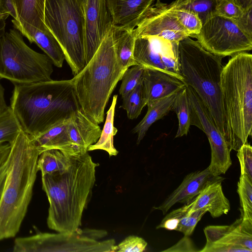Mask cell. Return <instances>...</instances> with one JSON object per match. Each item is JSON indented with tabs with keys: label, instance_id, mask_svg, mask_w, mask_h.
<instances>
[{
	"label": "cell",
	"instance_id": "7",
	"mask_svg": "<svg viewBox=\"0 0 252 252\" xmlns=\"http://www.w3.org/2000/svg\"><path fill=\"white\" fill-rule=\"evenodd\" d=\"M44 23L60 45L74 76L85 66V25L80 0H45Z\"/></svg>",
	"mask_w": 252,
	"mask_h": 252
},
{
	"label": "cell",
	"instance_id": "18",
	"mask_svg": "<svg viewBox=\"0 0 252 252\" xmlns=\"http://www.w3.org/2000/svg\"><path fill=\"white\" fill-rule=\"evenodd\" d=\"M160 0H106L113 25L134 29Z\"/></svg>",
	"mask_w": 252,
	"mask_h": 252
},
{
	"label": "cell",
	"instance_id": "43",
	"mask_svg": "<svg viewBox=\"0 0 252 252\" xmlns=\"http://www.w3.org/2000/svg\"><path fill=\"white\" fill-rule=\"evenodd\" d=\"M8 166L9 161L8 158L6 162L0 168V204L5 186Z\"/></svg>",
	"mask_w": 252,
	"mask_h": 252
},
{
	"label": "cell",
	"instance_id": "28",
	"mask_svg": "<svg viewBox=\"0 0 252 252\" xmlns=\"http://www.w3.org/2000/svg\"><path fill=\"white\" fill-rule=\"evenodd\" d=\"M72 157L58 149L46 150L41 152L37 160V168L41 176L66 169L70 165Z\"/></svg>",
	"mask_w": 252,
	"mask_h": 252
},
{
	"label": "cell",
	"instance_id": "38",
	"mask_svg": "<svg viewBox=\"0 0 252 252\" xmlns=\"http://www.w3.org/2000/svg\"><path fill=\"white\" fill-rule=\"evenodd\" d=\"M147 243L143 238L134 235L126 237L117 246L115 252H142L145 251Z\"/></svg>",
	"mask_w": 252,
	"mask_h": 252
},
{
	"label": "cell",
	"instance_id": "15",
	"mask_svg": "<svg viewBox=\"0 0 252 252\" xmlns=\"http://www.w3.org/2000/svg\"><path fill=\"white\" fill-rule=\"evenodd\" d=\"M85 16V60L92 59L112 26L106 0H86Z\"/></svg>",
	"mask_w": 252,
	"mask_h": 252
},
{
	"label": "cell",
	"instance_id": "39",
	"mask_svg": "<svg viewBox=\"0 0 252 252\" xmlns=\"http://www.w3.org/2000/svg\"><path fill=\"white\" fill-rule=\"evenodd\" d=\"M232 19L245 34L252 38V7L244 11L238 17Z\"/></svg>",
	"mask_w": 252,
	"mask_h": 252
},
{
	"label": "cell",
	"instance_id": "10",
	"mask_svg": "<svg viewBox=\"0 0 252 252\" xmlns=\"http://www.w3.org/2000/svg\"><path fill=\"white\" fill-rule=\"evenodd\" d=\"M193 37L205 50L222 58L252 49V38L245 34L233 19L218 15L207 19Z\"/></svg>",
	"mask_w": 252,
	"mask_h": 252
},
{
	"label": "cell",
	"instance_id": "27",
	"mask_svg": "<svg viewBox=\"0 0 252 252\" xmlns=\"http://www.w3.org/2000/svg\"><path fill=\"white\" fill-rule=\"evenodd\" d=\"M117 97V94L113 96L111 105L106 113L105 123L100 136L95 143L89 147L88 152L102 150L106 151L110 157L118 154V151L114 147L113 142L114 136L118 131L117 129L114 126V114Z\"/></svg>",
	"mask_w": 252,
	"mask_h": 252
},
{
	"label": "cell",
	"instance_id": "17",
	"mask_svg": "<svg viewBox=\"0 0 252 252\" xmlns=\"http://www.w3.org/2000/svg\"><path fill=\"white\" fill-rule=\"evenodd\" d=\"M102 130L98 124L81 109L70 117L67 132L70 156H79L88 152L89 147L99 138Z\"/></svg>",
	"mask_w": 252,
	"mask_h": 252
},
{
	"label": "cell",
	"instance_id": "46",
	"mask_svg": "<svg viewBox=\"0 0 252 252\" xmlns=\"http://www.w3.org/2000/svg\"><path fill=\"white\" fill-rule=\"evenodd\" d=\"M5 20L0 16V38L5 33Z\"/></svg>",
	"mask_w": 252,
	"mask_h": 252
},
{
	"label": "cell",
	"instance_id": "35",
	"mask_svg": "<svg viewBox=\"0 0 252 252\" xmlns=\"http://www.w3.org/2000/svg\"><path fill=\"white\" fill-rule=\"evenodd\" d=\"M145 67L136 64L126 69L122 77V83L119 94L124 97L132 90L142 80V76Z\"/></svg>",
	"mask_w": 252,
	"mask_h": 252
},
{
	"label": "cell",
	"instance_id": "16",
	"mask_svg": "<svg viewBox=\"0 0 252 252\" xmlns=\"http://www.w3.org/2000/svg\"><path fill=\"white\" fill-rule=\"evenodd\" d=\"M223 180L220 175L212 174L208 167L191 172L185 177L179 187L161 204L154 209L161 211L164 215L176 203H188L209 185Z\"/></svg>",
	"mask_w": 252,
	"mask_h": 252
},
{
	"label": "cell",
	"instance_id": "29",
	"mask_svg": "<svg viewBox=\"0 0 252 252\" xmlns=\"http://www.w3.org/2000/svg\"><path fill=\"white\" fill-rule=\"evenodd\" d=\"M172 111L175 112L178 119V127L175 138L187 135L192 125L193 112L186 87L178 93Z\"/></svg>",
	"mask_w": 252,
	"mask_h": 252
},
{
	"label": "cell",
	"instance_id": "8",
	"mask_svg": "<svg viewBox=\"0 0 252 252\" xmlns=\"http://www.w3.org/2000/svg\"><path fill=\"white\" fill-rule=\"evenodd\" d=\"M53 63L24 41L17 30L10 29L0 38V78L12 84H26L52 80Z\"/></svg>",
	"mask_w": 252,
	"mask_h": 252
},
{
	"label": "cell",
	"instance_id": "22",
	"mask_svg": "<svg viewBox=\"0 0 252 252\" xmlns=\"http://www.w3.org/2000/svg\"><path fill=\"white\" fill-rule=\"evenodd\" d=\"M207 212L205 210H198L189 212L186 204L167 214L157 229L164 228L182 232L189 236L193 232L197 223Z\"/></svg>",
	"mask_w": 252,
	"mask_h": 252
},
{
	"label": "cell",
	"instance_id": "3",
	"mask_svg": "<svg viewBox=\"0 0 252 252\" xmlns=\"http://www.w3.org/2000/svg\"><path fill=\"white\" fill-rule=\"evenodd\" d=\"M11 146L0 204V240L14 237L19 232L38 171L37 160L39 152L28 134L21 130Z\"/></svg>",
	"mask_w": 252,
	"mask_h": 252
},
{
	"label": "cell",
	"instance_id": "34",
	"mask_svg": "<svg viewBox=\"0 0 252 252\" xmlns=\"http://www.w3.org/2000/svg\"><path fill=\"white\" fill-rule=\"evenodd\" d=\"M173 6L187 9L195 13L201 21L202 24L209 18L216 15V0H186Z\"/></svg>",
	"mask_w": 252,
	"mask_h": 252
},
{
	"label": "cell",
	"instance_id": "40",
	"mask_svg": "<svg viewBox=\"0 0 252 252\" xmlns=\"http://www.w3.org/2000/svg\"><path fill=\"white\" fill-rule=\"evenodd\" d=\"M189 236H185L177 244L163 252H197Z\"/></svg>",
	"mask_w": 252,
	"mask_h": 252
},
{
	"label": "cell",
	"instance_id": "1",
	"mask_svg": "<svg viewBox=\"0 0 252 252\" xmlns=\"http://www.w3.org/2000/svg\"><path fill=\"white\" fill-rule=\"evenodd\" d=\"M98 165L87 152L73 156L66 169L41 176L42 189L49 203L47 223L50 229L72 233L79 228Z\"/></svg>",
	"mask_w": 252,
	"mask_h": 252
},
{
	"label": "cell",
	"instance_id": "13",
	"mask_svg": "<svg viewBox=\"0 0 252 252\" xmlns=\"http://www.w3.org/2000/svg\"><path fill=\"white\" fill-rule=\"evenodd\" d=\"M206 243L200 252H252V222L236 220L230 225L204 229Z\"/></svg>",
	"mask_w": 252,
	"mask_h": 252
},
{
	"label": "cell",
	"instance_id": "26",
	"mask_svg": "<svg viewBox=\"0 0 252 252\" xmlns=\"http://www.w3.org/2000/svg\"><path fill=\"white\" fill-rule=\"evenodd\" d=\"M28 40L30 43H35L50 58L54 65L62 67L65 59L63 51L48 28L44 31L33 30Z\"/></svg>",
	"mask_w": 252,
	"mask_h": 252
},
{
	"label": "cell",
	"instance_id": "25",
	"mask_svg": "<svg viewBox=\"0 0 252 252\" xmlns=\"http://www.w3.org/2000/svg\"><path fill=\"white\" fill-rule=\"evenodd\" d=\"M179 91L147 105L148 110L146 114L132 129L133 133L137 134V144L143 139L152 124L172 111L174 101Z\"/></svg>",
	"mask_w": 252,
	"mask_h": 252
},
{
	"label": "cell",
	"instance_id": "37",
	"mask_svg": "<svg viewBox=\"0 0 252 252\" xmlns=\"http://www.w3.org/2000/svg\"><path fill=\"white\" fill-rule=\"evenodd\" d=\"M216 15L230 19L240 16L243 10L234 0H216Z\"/></svg>",
	"mask_w": 252,
	"mask_h": 252
},
{
	"label": "cell",
	"instance_id": "47",
	"mask_svg": "<svg viewBox=\"0 0 252 252\" xmlns=\"http://www.w3.org/2000/svg\"><path fill=\"white\" fill-rule=\"evenodd\" d=\"M186 0H176L174 1H173L170 4L171 6H176L183 1H185Z\"/></svg>",
	"mask_w": 252,
	"mask_h": 252
},
{
	"label": "cell",
	"instance_id": "33",
	"mask_svg": "<svg viewBox=\"0 0 252 252\" xmlns=\"http://www.w3.org/2000/svg\"><path fill=\"white\" fill-rule=\"evenodd\" d=\"M168 9L178 20L184 29L194 37L198 34L202 28V23L198 16L194 12L183 8L172 6L168 4Z\"/></svg>",
	"mask_w": 252,
	"mask_h": 252
},
{
	"label": "cell",
	"instance_id": "23",
	"mask_svg": "<svg viewBox=\"0 0 252 252\" xmlns=\"http://www.w3.org/2000/svg\"><path fill=\"white\" fill-rule=\"evenodd\" d=\"M70 118L57 123L38 136L30 137L33 145L39 152V154L45 150L55 149L70 156L67 132Z\"/></svg>",
	"mask_w": 252,
	"mask_h": 252
},
{
	"label": "cell",
	"instance_id": "11",
	"mask_svg": "<svg viewBox=\"0 0 252 252\" xmlns=\"http://www.w3.org/2000/svg\"><path fill=\"white\" fill-rule=\"evenodd\" d=\"M133 57L137 64L160 70L185 81L180 71L179 42L156 36L137 37Z\"/></svg>",
	"mask_w": 252,
	"mask_h": 252
},
{
	"label": "cell",
	"instance_id": "42",
	"mask_svg": "<svg viewBox=\"0 0 252 252\" xmlns=\"http://www.w3.org/2000/svg\"><path fill=\"white\" fill-rule=\"evenodd\" d=\"M11 146L8 143H0V168L6 162L10 155Z\"/></svg>",
	"mask_w": 252,
	"mask_h": 252
},
{
	"label": "cell",
	"instance_id": "36",
	"mask_svg": "<svg viewBox=\"0 0 252 252\" xmlns=\"http://www.w3.org/2000/svg\"><path fill=\"white\" fill-rule=\"evenodd\" d=\"M241 175H246L252 180V147L247 143L242 145L237 151Z\"/></svg>",
	"mask_w": 252,
	"mask_h": 252
},
{
	"label": "cell",
	"instance_id": "5",
	"mask_svg": "<svg viewBox=\"0 0 252 252\" xmlns=\"http://www.w3.org/2000/svg\"><path fill=\"white\" fill-rule=\"evenodd\" d=\"M125 71L116 54L111 28L92 59L71 79L81 109L98 124L103 122L106 105Z\"/></svg>",
	"mask_w": 252,
	"mask_h": 252
},
{
	"label": "cell",
	"instance_id": "20",
	"mask_svg": "<svg viewBox=\"0 0 252 252\" xmlns=\"http://www.w3.org/2000/svg\"><path fill=\"white\" fill-rule=\"evenodd\" d=\"M142 80L147 105L178 92L187 86L186 83L158 70L145 68Z\"/></svg>",
	"mask_w": 252,
	"mask_h": 252
},
{
	"label": "cell",
	"instance_id": "24",
	"mask_svg": "<svg viewBox=\"0 0 252 252\" xmlns=\"http://www.w3.org/2000/svg\"><path fill=\"white\" fill-rule=\"evenodd\" d=\"M116 54L122 68L126 70L136 65L133 57L136 35L134 29L113 25L111 27Z\"/></svg>",
	"mask_w": 252,
	"mask_h": 252
},
{
	"label": "cell",
	"instance_id": "45",
	"mask_svg": "<svg viewBox=\"0 0 252 252\" xmlns=\"http://www.w3.org/2000/svg\"><path fill=\"white\" fill-rule=\"evenodd\" d=\"M236 4L244 11L252 7V0H234Z\"/></svg>",
	"mask_w": 252,
	"mask_h": 252
},
{
	"label": "cell",
	"instance_id": "6",
	"mask_svg": "<svg viewBox=\"0 0 252 252\" xmlns=\"http://www.w3.org/2000/svg\"><path fill=\"white\" fill-rule=\"evenodd\" d=\"M181 74L209 111L225 141L227 129L220 90L222 58L205 50L189 36L179 42Z\"/></svg>",
	"mask_w": 252,
	"mask_h": 252
},
{
	"label": "cell",
	"instance_id": "30",
	"mask_svg": "<svg viewBox=\"0 0 252 252\" xmlns=\"http://www.w3.org/2000/svg\"><path fill=\"white\" fill-rule=\"evenodd\" d=\"M122 98L123 103L120 107L126 110L128 118H137L147 103L142 80Z\"/></svg>",
	"mask_w": 252,
	"mask_h": 252
},
{
	"label": "cell",
	"instance_id": "19",
	"mask_svg": "<svg viewBox=\"0 0 252 252\" xmlns=\"http://www.w3.org/2000/svg\"><path fill=\"white\" fill-rule=\"evenodd\" d=\"M17 13L12 22L15 29L28 38L35 29H48L44 23L45 0H11Z\"/></svg>",
	"mask_w": 252,
	"mask_h": 252
},
{
	"label": "cell",
	"instance_id": "48",
	"mask_svg": "<svg viewBox=\"0 0 252 252\" xmlns=\"http://www.w3.org/2000/svg\"><path fill=\"white\" fill-rule=\"evenodd\" d=\"M80 0L81 1L82 3V4H83V6H84V4H85V2L86 0Z\"/></svg>",
	"mask_w": 252,
	"mask_h": 252
},
{
	"label": "cell",
	"instance_id": "41",
	"mask_svg": "<svg viewBox=\"0 0 252 252\" xmlns=\"http://www.w3.org/2000/svg\"><path fill=\"white\" fill-rule=\"evenodd\" d=\"M0 15H3L6 19L9 15L13 19H16V11L11 0H0Z\"/></svg>",
	"mask_w": 252,
	"mask_h": 252
},
{
	"label": "cell",
	"instance_id": "4",
	"mask_svg": "<svg viewBox=\"0 0 252 252\" xmlns=\"http://www.w3.org/2000/svg\"><path fill=\"white\" fill-rule=\"evenodd\" d=\"M220 90L230 151L247 143L252 130V55L236 54L223 66Z\"/></svg>",
	"mask_w": 252,
	"mask_h": 252
},
{
	"label": "cell",
	"instance_id": "9",
	"mask_svg": "<svg viewBox=\"0 0 252 252\" xmlns=\"http://www.w3.org/2000/svg\"><path fill=\"white\" fill-rule=\"evenodd\" d=\"M107 234L105 230L90 228H79L72 233L38 232L16 238L13 252H115L114 239L100 240Z\"/></svg>",
	"mask_w": 252,
	"mask_h": 252
},
{
	"label": "cell",
	"instance_id": "32",
	"mask_svg": "<svg viewBox=\"0 0 252 252\" xmlns=\"http://www.w3.org/2000/svg\"><path fill=\"white\" fill-rule=\"evenodd\" d=\"M243 220L252 222V180L246 175H240L237 184Z\"/></svg>",
	"mask_w": 252,
	"mask_h": 252
},
{
	"label": "cell",
	"instance_id": "44",
	"mask_svg": "<svg viewBox=\"0 0 252 252\" xmlns=\"http://www.w3.org/2000/svg\"><path fill=\"white\" fill-rule=\"evenodd\" d=\"M0 113L5 110L8 106L6 104L4 98V89L0 83Z\"/></svg>",
	"mask_w": 252,
	"mask_h": 252
},
{
	"label": "cell",
	"instance_id": "21",
	"mask_svg": "<svg viewBox=\"0 0 252 252\" xmlns=\"http://www.w3.org/2000/svg\"><path fill=\"white\" fill-rule=\"evenodd\" d=\"M185 204L189 212L205 210L214 218L227 214L230 210L229 201L224 194L220 182L209 185L190 201Z\"/></svg>",
	"mask_w": 252,
	"mask_h": 252
},
{
	"label": "cell",
	"instance_id": "2",
	"mask_svg": "<svg viewBox=\"0 0 252 252\" xmlns=\"http://www.w3.org/2000/svg\"><path fill=\"white\" fill-rule=\"evenodd\" d=\"M10 107L31 138L69 118L81 108L72 79L14 85Z\"/></svg>",
	"mask_w": 252,
	"mask_h": 252
},
{
	"label": "cell",
	"instance_id": "12",
	"mask_svg": "<svg viewBox=\"0 0 252 252\" xmlns=\"http://www.w3.org/2000/svg\"><path fill=\"white\" fill-rule=\"evenodd\" d=\"M186 87L194 113L192 125L205 133L210 145L211 158L208 168L214 175L224 174L232 164L231 151L204 104L192 88Z\"/></svg>",
	"mask_w": 252,
	"mask_h": 252
},
{
	"label": "cell",
	"instance_id": "14",
	"mask_svg": "<svg viewBox=\"0 0 252 252\" xmlns=\"http://www.w3.org/2000/svg\"><path fill=\"white\" fill-rule=\"evenodd\" d=\"M136 38L156 36L179 42L189 36L177 18L168 9V4L156 2L134 29Z\"/></svg>",
	"mask_w": 252,
	"mask_h": 252
},
{
	"label": "cell",
	"instance_id": "31",
	"mask_svg": "<svg viewBox=\"0 0 252 252\" xmlns=\"http://www.w3.org/2000/svg\"><path fill=\"white\" fill-rule=\"evenodd\" d=\"M22 130L10 106L0 113V143L12 144Z\"/></svg>",
	"mask_w": 252,
	"mask_h": 252
}]
</instances>
